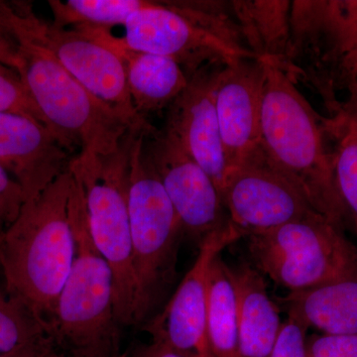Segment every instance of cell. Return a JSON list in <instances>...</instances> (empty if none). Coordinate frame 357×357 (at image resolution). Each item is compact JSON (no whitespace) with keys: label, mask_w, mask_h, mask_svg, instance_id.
Masks as SVG:
<instances>
[{"label":"cell","mask_w":357,"mask_h":357,"mask_svg":"<svg viewBox=\"0 0 357 357\" xmlns=\"http://www.w3.org/2000/svg\"><path fill=\"white\" fill-rule=\"evenodd\" d=\"M69 169L34 198L0 236L6 293L43 326L48 335L59 297L74 261Z\"/></svg>","instance_id":"1"},{"label":"cell","mask_w":357,"mask_h":357,"mask_svg":"<svg viewBox=\"0 0 357 357\" xmlns=\"http://www.w3.org/2000/svg\"><path fill=\"white\" fill-rule=\"evenodd\" d=\"M261 109V146L272 164L317 211L338 229L349 222L335 178L328 117L319 115L281 69L267 60Z\"/></svg>","instance_id":"2"},{"label":"cell","mask_w":357,"mask_h":357,"mask_svg":"<svg viewBox=\"0 0 357 357\" xmlns=\"http://www.w3.org/2000/svg\"><path fill=\"white\" fill-rule=\"evenodd\" d=\"M72 178L70 211L76 248L48 337L70 357H117L121 326L115 314L114 274L93 241L83 191Z\"/></svg>","instance_id":"3"},{"label":"cell","mask_w":357,"mask_h":357,"mask_svg":"<svg viewBox=\"0 0 357 357\" xmlns=\"http://www.w3.org/2000/svg\"><path fill=\"white\" fill-rule=\"evenodd\" d=\"M136 133L129 150L128 211L134 279L133 325L164 307L177 277L182 225Z\"/></svg>","instance_id":"4"},{"label":"cell","mask_w":357,"mask_h":357,"mask_svg":"<svg viewBox=\"0 0 357 357\" xmlns=\"http://www.w3.org/2000/svg\"><path fill=\"white\" fill-rule=\"evenodd\" d=\"M18 46V76L47 126L70 152L109 156L137 130L119 112L82 86L48 51L25 38ZM145 133V132H143Z\"/></svg>","instance_id":"5"},{"label":"cell","mask_w":357,"mask_h":357,"mask_svg":"<svg viewBox=\"0 0 357 357\" xmlns=\"http://www.w3.org/2000/svg\"><path fill=\"white\" fill-rule=\"evenodd\" d=\"M280 69V68H279ZM281 70L321 98L331 119L357 81V0H296Z\"/></svg>","instance_id":"6"},{"label":"cell","mask_w":357,"mask_h":357,"mask_svg":"<svg viewBox=\"0 0 357 357\" xmlns=\"http://www.w3.org/2000/svg\"><path fill=\"white\" fill-rule=\"evenodd\" d=\"M136 131L109 156L79 152L69 170L83 191L89 229L114 274L119 326L133 325L134 279L128 211L129 150Z\"/></svg>","instance_id":"7"},{"label":"cell","mask_w":357,"mask_h":357,"mask_svg":"<svg viewBox=\"0 0 357 357\" xmlns=\"http://www.w3.org/2000/svg\"><path fill=\"white\" fill-rule=\"evenodd\" d=\"M255 267L290 292L357 279V248L321 215L248 236Z\"/></svg>","instance_id":"8"},{"label":"cell","mask_w":357,"mask_h":357,"mask_svg":"<svg viewBox=\"0 0 357 357\" xmlns=\"http://www.w3.org/2000/svg\"><path fill=\"white\" fill-rule=\"evenodd\" d=\"M0 27L13 38H25L49 52L91 95L123 115L142 132L155 128L134 109L121 56L75 28L46 22L23 2L0 1Z\"/></svg>","instance_id":"9"},{"label":"cell","mask_w":357,"mask_h":357,"mask_svg":"<svg viewBox=\"0 0 357 357\" xmlns=\"http://www.w3.org/2000/svg\"><path fill=\"white\" fill-rule=\"evenodd\" d=\"M122 26L121 38L112 36L105 28H83L81 31L103 44L173 59L189 77L206 66L255 59L195 25L171 2L148 1Z\"/></svg>","instance_id":"10"},{"label":"cell","mask_w":357,"mask_h":357,"mask_svg":"<svg viewBox=\"0 0 357 357\" xmlns=\"http://www.w3.org/2000/svg\"><path fill=\"white\" fill-rule=\"evenodd\" d=\"M220 196L230 222L246 237L319 215L262 147L227 172Z\"/></svg>","instance_id":"11"},{"label":"cell","mask_w":357,"mask_h":357,"mask_svg":"<svg viewBox=\"0 0 357 357\" xmlns=\"http://www.w3.org/2000/svg\"><path fill=\"white\" fill-rule=\"evenodd\" d=\"M144 149L184 234L201 243L231 223L215 183L172 134L165 128L147 134Z\"/></svg>","instance_id":"12"},{"label":"cell","mask_w":357,"mask_h":357,"mask_svg":"<svg viewBox=\"0 0 357 357\" xmlns=\"http://www.w3.org/2000/svg\"><path fill=\"white\" fill-rule=\"evenodd\" d=\"M244 237L232 223L199 243L198 257L161 311L145 325L153 342L182 357H217L208 342V273L213 258Z\"/></svg>","instance_id":"13"},{"label":"cell","mask_w":357,"mask_h":357,"mask_svg":"<svg viewBox=\"0 0 357 357\" xmlns=\"http://www.w3.org/2000/svg\"><path fill=\"white\" fill-rule=\"evenodd\" d=\"M264 77L258 59H236L220 70L215 109L227 174L261 149Z\"/></svg>","instance_id":"14"},{"label":"cell","mask_w":357,"mask_h":357,"mask_svg":"<svg viewBox=\"0 0 357 357\" xmlns=\"http://www.w3.org/2000/svg\"><path fill=\"white\" fill-rule=\"evenodd\" d=\"M225 65L206 66L190 77L187 88L169 105L165 126L166 130L210 176L220 195L227 165L215 109V89Z\"/></svg>","instance_id":"15"},{"label":"cell","mask_w":357,"mask_h":357,"mask_svg":"<svg viewBox=\"0 0 357 357\" xmlns=\"http://www.w3.org/2000/svg\"><path fill=\"white\" fill-rule=\"evenodd\" d=\"M70 153L41 122L0 112V166L20 184L26 201L69 169Z\"/></svg>","instance_id":"16"},{"label":"cell","mask_w":357,"mask_h":357,"mask_svg":"<svg viewBox=\"0 0 357 357\" xmlns=\"http://www.w3.org/2000/svg\"><path fill=\"white\" fill-rule=\"evenodd\" d=\"M238 316L239 357H269L282 323L278 307L270 299L261 272L249 263L227 265Z\"/></svg>","instance_id":"17"},{"label":"cell","mask_w":357,"mask_h":357,"mask_svg":"<svg viewBox=\"0 0 357 357\" xmlns=\"http://www.w3.org/2000/svg\"><path fill=\"white\" fill-rule=\"evenodd\" d=\"M107 46L123 61L134 109L144 119L169 107L189 84L190 77L173 59Z\"/></svg>","instance_id":"18"},{"label":"cell","mask_w":357,"mask_h":357,"mask_svg":"<svg viewBox=\"0 0 357 357\" xmlns=\"http://www.w3.org/2000/svg\"><path fill=\"white\" fill-rule=\"evenodd\" d=\"M288 317L326 335L357 333V279L290 292Z\"/></svg>","instance_id":"19"},{"label":"cell","mask_w":357,"mask_h":357,"mask_svg":"<svg viewBox=\"0 0 357 357\" xmlns=\"http://www.w3.org/2000/svg\"><path fill=\"white\" fill-rule=\"evenodd\" d=\"M292 1L248 0L230 1L246 50L258 60H267L282 68L290 37Z\"/></svg>","instance_id":"20"},{"label":"cell","mask_w":357,"mask_h":357,"mask_svg":"<svg viewBox=\"0 0 357 357\" xmlns=\"http://www.w3.org/2000/svg\"><path fill=\"white\" fill-rule=\"evenodd\" d=\"M206 325L215 356L239 357L236 291L222 255L215 256L208 268Z\"/></svg>","instance_id":"21"},{"label":"cell","mask_w":357,"mask_h":357,"mask_svg":"<svg viewBox=\"0 0 357 357\" xmlns=\"http://www.w3.org/2000/svg\"><path fill=\"white\" fill-rule=\"evenodd\" d=\"M53 23L64 28H107L123 25L148 4L143 0H50Z\"/></svg>","instance_id":"22"},{"label":"cell","mask_w":357,"mask_h":357,"mask_svg":"<svg viewBox=\"0 0 357 357\" xmlns=\"http://www.w3.org/2000/svg\"><path fill=\"white\" fill-rule=\"evenodd\" d=\"M338 192L357 236V122L328 117Z\"/></svg>","instance_id":"23"},{"label":"cell","mask_w":357,"mask_h":357,"mask_svg":"<svg viewBox=\"0 0 357 357\" xmlns=\"http://www.w3.org/2000/svg\"><path fill=\"white\" fill-rule=\"evenodd\" d=\"M43 326L20 303L0 291V354H11L44 342Z\"/></svg>","instance_id":"24"},{"label":"cell","mask_w":357,"mask_h":357,"mask_svg":"<svg viewBox=\"0 0 357 357\" xmlns=\"http://www.w3.org/2000/svg\"><path fill=\"white\" fill-rule=\"evenodd\" d=\"M0 112L24 115L48 128L17 73L2 65H0Z\"/></svg>","instance_id":"25"},{"label":"cell","mask_w":357,"mask_h":357,"mask_svg":"<svg viewBox=\"0 0 357 357\" xmlns=\"http://www.w3.org/2000/svg\"><path fill=\"white\" fill-rule=\"evenodd\" d=\"M307 357H357V333L312 335L307 338Z\"/></svg>","instance_id":"26"},{"label":"cell","mask_w":357,"mask_h":357,"mask_svg":"<svg viewBox=\"0 0 357 357\" xmlns=\"http://www.w3.org/2000/svg\"><path fill=\"white\" fill-rule=\"evenodd\" d=\"M307 326L288 317L269 357H307Z\"/></svg>","instance_id":"27"},{"label":"cell","mask_w":357,"mask_h":357,"mask_svg":"<svg viewBox=\"0 0 357 357\" xmlns=\"http://www.w3.org/2000/svg\"><path fill=\"white\" fill-rule=\"evenodd\" d=\"M25 202L20 184L0 166V236L18 217Z\"/></svg>","instance_id":"28"},{"label":"cell","mask_w":357,"mask_h":357,"mask_svg":"<svg viewBox=\"0 0 357 357\" xmlns=\"http://www.w3.org/2000/svg\"><path fill=\"white\" fill-rule=\"evenodd\" d=\"M0 65L17 73L20 61L18 55V46L13 37L0 27Z\"/></svg>","instance_id":"29"},{"label":"cell","mask_w":357,"mask_h":357,"mask_svg":"<svg viewBox=\"0 0 357 357\" xmlns=\"http://www.w3.org/2000/svg\"><path fill=\"white\" fill-rule=\"evenodd\" d=\"M130 357H182L172 351L170 347L161 344V342H153L151 344L142 345L134 351Z\"/></svg>","instance_id":"30"},{"label":"cell","mask_w":357,"mask_h":357,"mask_svg":"<svg viewBox=\"0 0 357 357\" xmlns=\"http://www.w3.org/2000/svg\"><path fill=\"white\" fill-rule=\"evenodd\" d=\"M347 98L342 100L340 112L337 116L357 122V81L347 89Z\"/></svg>","instance_id":"31"},{"label":"cell","mask_w":357,"mask_h":357,"mask_svg":"<svg viewBox=\"0 0 357 357\" xmlns=\"http://www.w3.org/2000/svg\"><path fill=\"white\" fill-rule=\"evenodd\" d=\"M52 342L51 338H47L44 342L27 349H21L20 351L11 352V354H0V357H38L42 351Z\"/></svg>","instance_id":"32"},{"label":"cell","mask_w":357,"mask_h":357,"mask_svg":"<svg viewBox=\"0 0 357 357\" xmlns=\"http://www.w3.org/2000/svg\"><path fill=\"white\" fill-rule=\"evenodd\" d=\"M38 357H67L63 354L60 349L55 347L53 342L47 345L46 347L42 351L41 354H39Z\"/></svg>","instance_id":"33"}]
</instances>
